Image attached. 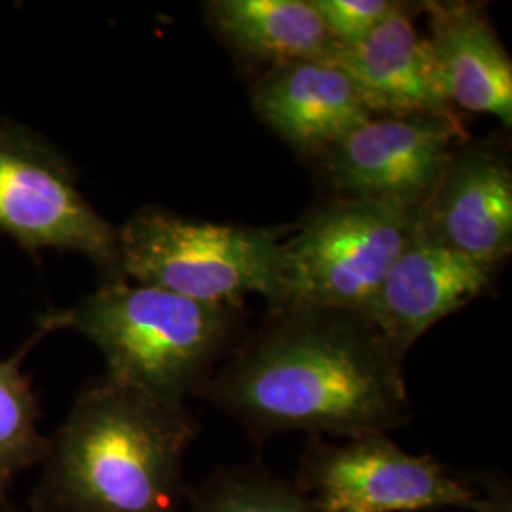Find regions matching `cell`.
Instances as JSON below:
<instances>
[{
  "label": "cell",
  "mask_w": 512,
  "mask_h": 512,
  "mask_svg": "<svg viewBox=\"0 0 512 512\" xmlns=\"http://www.w3.org/2000/svg\"><path fill=\"white\" fill-rule=\"evenodd\" d=\"M205 19L230 52L270 69L298 63H334L338 46L310 0H211Z\"/></svg>",
  "instance_id": "cell-14"
},
{
  "label": "cell",
  "mask_w": 512,
  "mask_h": 512,
  "mask_svg": "<svg viewBox=\"0 0 512 512\" xmlns=\"http://www.w3.org/2000/svg\"><path fill=\"white\" fill-rule=\"evenodd\" d=\"M495 270L414 232L365 315L406 355L427 330L486 293Z\"/></svg>",
  "instance_id": "cell-10"
},
{
  "label": "cell",
  "mask_w": 512,
  "mask_h": 512,
  "mask_svg": "<svg viewBox=\"0 0 512 512\" xmlns=\"http://www.w3.org/2000/svg\"><path fill=\"white\" fill-rule=\"evenodd\" d=\"M404 357L365 311L275 306L202 397L256 446L289 431L346 440L389 433L412 421Z\"/></svg>",
  "instance_id": "cell-1"
},
{
  "label": "cell",
  "mask_w": 512,
  "mask_h": 512,
  "mask_svg": "<svg viewBox=\"0 0 512 512\" xmlns=\"http://www.w3.org/2000/svg\"><path fill=\"white\" fill-rule=\"evenodd\" d=\"M190 512H323L291 478L260 459L226 465L188 488Z\"/></svg>",
  "instance_id": "cell-16"
},
{
  "label": "cell",
  "mask_w": 512,
  "mask_h": 512,
  "mask_svg": "<svg viewBox=\"0 0 512 512\" xmlns=\"http://www.w3.org/2000/svg\"><path fill=\"white\" fill-rule=\"evenodd\" d=\"M279 228L188 219L160 207H141L118 228V272L205 304L241 306L262 294L281 300Z\"/></svg>",
  "instance_id": "cell-4"
},
{
  "label": "cell",
  "mask_w": 512,
  "mask_h": 512,
  "mask_svg": "<svg viewBox=\"0 0 512 512\" xmlns=\"http://www.w3.org/2000/svg\"><path fill=\"white\" fill-rule=\"evenodd\" d=\"M0 234L31 255L42 249L88 256L118 279V228L88 202L69 160L33 129L0 120Z\"/></svg>",
  "instance_id": "cell-7"
},
{
  "label": "cell",
  "mask_w": 512,
  "mask_h": 512,
  "mask_svg": "<svg viewBox=\"0 0 512 512\" xmlns=\"http://www.w3.org/2000/svg\"><path fill=\"white\" fill-rule=\"evenodd\" d=\"M416 232L499 268L512 249V171L490 143H463L416 213Z\"/></svg>",
  "instance_id": "cell-9"
},
{
  "label": "cell",
  "mask_w": 512,
  "mask_h": 512,
  "mask_svg": "<svg viewBox=\"0 0 512 512\" xmlns=\"http://www.w3.org/2000/svg\"><path fill=\"white\" fill-rule=\"evenodd\" d=\"M200 433L188 406L97 376L50 437L29 511L179 512L184 458Z\"/></svg>",
  "instance_id": "cell-2"
},
{
  "label": "cell",
  "mask_w": 512,
  "mask_h": 512,
  "mask_svg": "<svg viewBox=\"0 0 512 512\" xmlns=\"http://www.w3.org/2000/svg\"><path fill=\"white\" fill-rule=\"evenodd\" d=\"M420 10L421 4L397 2L365 42L338 50L334 65L348 73L372 114L458 118L442 88L427 37L416 25Z\"/></svg>",
  "instance_id": "cell-11"
},
{
  "label": "cell",
  "mask_w": 512,
  "mask_h": 512,
  "mask_svg": "<svg viewBox=\"0 0 512 512\" xmlns=\"http://www.w3.org/2000/svg\"><path fill=\"white\" fill-rule=\"evenodd\" d=\"M294 484L323 512H512L505 478L408 454L387 433L344 444L310 437Z\"/></svg>",
  "instance_id": "cell-5"
},
{
  "label": "cell",
  "mask_w": 512,
  "mask_h": 512,
  "mask_svg": "<svg viewBox=\"0 0 512 512\" xmlns=\"http://www.w3.org/2000/svg\"><path fill=\"white\" fill-rule=\"evenodd\" d=\"M48 334L38 327L18 353L0 359V505L6 507L8 495L19 475L40 465L50 437L38 429L40 401L31 376L23 370V359L38 340Z\"/></svg>",
  "instance_id": "cell-15"
},
{
  "label": "cell",
  "mask_w": 512,
  "mask_h": 512,
  "mask_svg": "<svg viewBox=\"0 0 512 512\" xmlns=\"http://www.w3.org/2000/svg\"><path fill=\"white\" fill-rule=\"evenodd\" d=\"M310 4L340 50L365 42L397 6L395 0H310Z\"/></svg>",
  "instance_id": "cell-17"
},
{
  "label": "cell",
  "mask_w": 512,
  "mask_h": 512,
  "mask_svg": "<svg viewBox=\"0 0 512 512\" xmlns=\"http://www.w3.org/2000/svg\"><path fill=\"white\" fill-rule=\"evenodd\" d=\"M465 141L459 118L374 114L319 158L336 196L418 213Z\"/></svg>",
  "instance_id": "cell-8"
},
{
  "label": "cell",
  "mask_w": 512,
  "mask_h": 512,
  "mask_svg": "<svg viewBox=\"0 0 512 512\" xmlns=\"http://www.w3.org/2000/svg\"><path fill=\"white\" fill-rule=\"evenodd\" d=\"M239 310L118 277L67 310L44 313L38 327L48 334H84L103 353L105 374L164 403L186 406L190 397H202L238 346Z\"/></svg>",
  "instance_id": "cell-3"
},
{
  "label": "cell",
  "mask_w": 512,
  "mask_h": 512,
  "mask_svg": "<svg viewBox=\"0 0 512 512\" xmlns=\"http://www.w3.org/2000/svg\"><path fill=\"white\" fill-rule=\"evenodd\" d=\"M429 48L454 109L492 114L512 126V63L478 2H423Z\"/></svg>",
  "instance_id": "cell-13"
},
{
  "label": "cell",
  "mask_w": 512,
  "mask_h": 512,
  "mask_svg": "<svg viewBox=\"0 0 512 512\" xmlns=\"http://www.w3.org/2000/svg\"><path fill=\"white\" fill-rule=\"evenodd\" d=\"M2 512H31V511H25V509H19V507H12V505H6V507H2Z\"/></svg>",
  "instance_id": "cell-18"
},
{
  "label": "cell",
  "mask_w": 512,
  "mask_h": 512,
  "mask_svg": "<svg viewBox=\"0 0 512 512\" xmlns=\"http://www.w3.org/2000/svg\"><path fill=\"white\" fill-rule=\"evenodd\" d=\"M416 232V213L334 196L279 247L277 306L365 311ZM275 308V306H274Z\"/></svg>",
  "instance_id": "cell-6"
},
{
  "label": "cell",
  "mask_w": 512,
  "mask_h": 512,
  "mask_svg": "<svg viewBox=\"0 0 512 512\" xmlns=\"http://www.w3.org/2000/svg\"><path fill=\"white\" fill-rule=\"evenodd\" d=\"M251 99L258 118L304 156H321L374 116L348 73L325 61L270 69Z\"/></svg>",
  "instance_id": "cell-12"
}]
</instances>
